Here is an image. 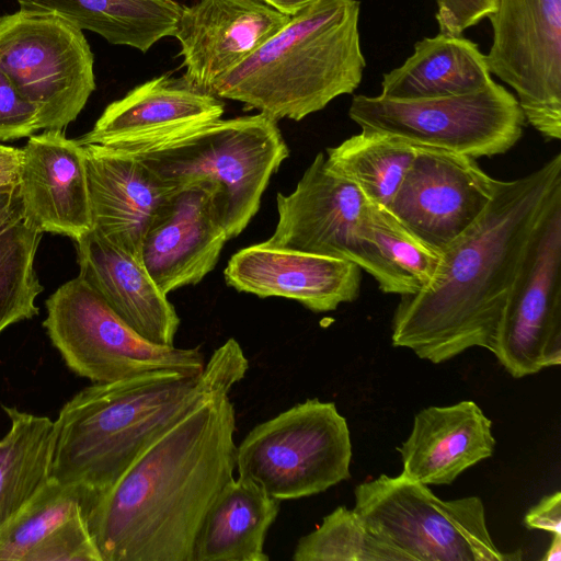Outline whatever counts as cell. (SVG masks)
I'll return each mask as SVG.
<instances>
[{
	"mask_svg": "<svg viewBox=\"0 0 561 561\" xmlns=\"http://www.w3.org/2000/svg\"><path fill=\"white\" fill-rule=\"evenodd\" d=\"M228 391L202 400L154 437L85 511L102 561H191L199 527L233 478Z\"/></svg>",
	"mask_w": 561,
	"mask_h": 561,
	"instance_id": "1",
	"label": "cell"
},
{
	"mask_svg": "<svg viewBox=\"0 0 561 561\" xmlns=\"http://www.w3.org/2000/svg\"><path fill=\"white\" fill-rule=\"evenodd\" d=\"M561 192V153L511 181L499 180L482 215L440 252L431 283L401 296L393 346L439 364L468 348L492 351L496 329L533 234Z\"/></svg>",
	"mask_w": 561,
	"mask_h": 561,
	"instance_id": "2",
	"label": "cell"
},
{
	"mask_svg": "<svg viewBox=\"0 0 561 561\" xmlns=\"http://www.w3.org/2000/svg\"><path fill=\"white\" fill-rule=\"evenodd\" d=\"M248 368L230 337L197 376L158 370L83 388L54 421L51 478L79 488L85 511L154 437L208 396L230 392Z\"/></svg>",
	"mask_w": 561,
	"mask_h": 561,
	"instance_id": "3",
	"label": "cell"
},
{
	"mask_svg": "<svg viewBox=\"0 0 561 561\" xmlns=\"http://www.w3.org/2000/svg\"><path fill=\"white\" fill-rule=\"evenodd\" d=\"M357 0H320L289 22L210 94L241 102L274 121H301L332 100L353 93L366 60Z\"/></svg>",
	"mask_w": 561,
	"mask_h": 561,
	"instance_id": "4",
	"label": "cell"
},
{
	"mask_svg": "<svg viewBox=\"0 0 561 561\" xmlns=\"http://www.w3.org/2000/svg\"><path fill=\"white\" fill-rule=\"evenodd\" d=\"M96 145L133 157L173 188L213 183L229 239L256 215L272 175L289 156L277 122L262 113L186 122Z\"/></svg>",
	"mask_w": 561,
	"mask_h": 561,
	"instance_id": "5",
	"label": "cell"
},
{
	"mask_svg": "<svg viewBox=\"0 0 561 561\" xmlns=\"http://www.w3.org/2000/svg\"><path fill=\"white\" fill-rule=\"evenodd\" d=\"M353 508L377 538L404 561H504L478 496L444 501L426 484L379 476L358 484Z\"/></svg>",
	"mask_w": 561,
	"mask_h": 561,
	"instance_id": "6",
	"label": "cell"
},
{
	"mask_svg": "<svg viewBox=\"0 0 561 561\" xmlns=\"http://www.w3.org/2000/svg\"><path fill=\"white\" fill-rule=\"evenodd\" d=\"M350 430L333 402L307 399L254 426L237 446L239 477L270 496L297 500L351 477Z\"/></svg>",
	"mask_w": 561,
	"mask_h": 561,
	"instance_id": "7",
	"label": "cell"
},
{
	"mask_svg": "<svg viewBox=\"0 0 561 561\" xmlns=\"http://www.w3.org/2000/svg\"><path fill=\"white\" fill-rule=\"evenodd\" d=\"M46 309L43 325L51 344L70 370L92 382L158 370L197 376L205 368L207 360L198 347L178 348L146 340L79 276L51 294Z\"/></svg>",
	"mask_w": 561,
	"mask_h": 561,
	"instance_id": "8",
	"label": "cell"
},
{
	"mask_svg": "<svg viewBox=\"0 0 561 561\" xmlns=\"http://www.w3.org/2000/svg\"><path fill=\"white\" fill-rule=\"evenodd\" d=\"M348 116L362 129L474 159L508 151L525 124L517 99L495 81L476 92L443 98L356 95Z\"/></svg>",
	"mask_w": 561,
	"mask_h": 561,
	"instance_id": "9",
	"label": "cell"
},
{
	"mask_svg": "<svg viewBox=\"0 0 561 561\" xmlns=\"http://www.w3.org/2000/svg\"><path fill=\"white\" fill-rule=\"evenodd\" d=\"M0 69L38 108L39 129H64L95 90L94 56L83 31L48 12L0 16Z\"/></svg>",
	"mask_w": 561,
	"mask_h": 561,
	"instance_id": "10",
	"label": "cell"
},
{
	"mask_svg": "<svg viewBox=\"0 0 561 561\" xmlns=\"http://www.w3.org/2000/svg\"><path fill=\"white\" fill-rule=\"evenodd\" d=\"M491 352L514 378L561 363V192L533 234Z\"/></svg>",
	"mask_w": 561,
	"mask_h": 561,
	"instance_id": "11",
	"label": "cell"
},
{
	"mask_svg": "<svg viewBox=\"0 0 561 561\" xmlns=\"http://www.w3.org/2000/svg\"><path fill=\"white\" fill-rule=\"evenodd\" d=\"M491 75L513 88L527 121L561 138V0H499L489 16Z\"/></svg>",
	"mask_w": 561,
	"mask_h": 561,
	"instance_id": "12",
	"label": "cell"
},
{
	"mask_svg": "<svg viewBox=\"0 0 561 561\" xmlns=\"http://www.w3.org/2000/svg\"><path fill=\"white\" fill-rule=\"evenodd\" d=\"M319 152L296 188L276 196L278 220L273 234L261 242L337 257L369 273L379 288L385 274L376 247L364 236L369 201L353 183L331 173Z\"/></svg>",
	"mask_w": 561,
	"mask_h": 561,
	"instance_id": "13",
	"label": "cell"
},
{
	"mask_svg": "<svg viewBox=\"0 0 561 561\" xmlns=\"http://www.w3.org/2000/svg\"><path fill=\"white\" fill-rule=\"evenodd\" d=\"M497 183L470 156L416 146L388 208L416 237L442 252L482 215Z\"/></svg>",
	"mask_w": 561,
	"mask_h": 561,
	"instance_id": "14",
	"label": "cell"
},
{
	"mask_svg": "<svg viewBox=\"0 0 561 561\" xmlns=\"http://www.w3.org/2000/svg\"><path fill=\"white\" fill-rule=\"evenodd\" d=\"M217 195V187L210 182L178 187L151 219L140 260L165 295L198 284L215 268L230 240Z\"/></svg>",
	"mask_w": 561,
	"mask_h": 561,
	"instance_id": "15",
	"label": "cell"
},
{
	"mask_svg": "<svg viewBox=\"0 0 561 561\" xmlns=\"http://www.w3.org/2000/svg\"><path fill=\"white\" fill-rule=\"evenodd\" d=\"M291 16L263 0H201L184 7L174 37L183 79L209 93L214 84L275 36Z\"/></svg>",
	"mask_w": 561,
	"mask_h": 561,
	"instance_id": "16",
	"label": "cell"
},
{
	"mask_svg": "<svg viewBox=\"0 0 561 561\" xmlns=\"http://www.w3.org/2000/svg\"><path fill=\"white\" fill-rule=\"evenodd\" d=\"M362 271L347 260L257 243L236 252L224 277L238 291L288 298L328 312L358 297Z\"/></svg>",
	"mask_w": 561,
	"mask_h": 561,
	"instance_id": "17",
	"label": "cell"
},
{
	"mask_svg": "<svg viewBox=\"0 0 561 561\" xmlns=\"http://www.w3.org/2000/svg\"><path fill=\"white\" fill-rule=\"evenodd\" d=\"M23 149L20 192L25 219L39 231L73 240L92 230L83 147L62 129L28 137Z\"/></svg>",
	"mask_w": 561,
	"mask_h": 561,
	"instance_id": "18",
	"label": "cell"
},
{
	"mask_svg": "<svg viewBox=\"0 0 561 561\" xmlns=\"http://www.w3.org/2000/svg\"><path fill=\"white\" fill-rule=\"evenodd\" d=\"M81 146L92 229L141 262L145 232L160 206L176 188L162 183L128 154L101 145Z\"/></svg>",
	"mask_w": 561,
	"mask_h": 561,
	"instance_id": "19",
	"label": "cell"
},
{
	"mask_svg": "<svg viewBox=\"0 0 561 561\" xmlns=\"http://www.w3.org/2000/svg\"><path fill=\"white\" fill-rule=\"evenodd\" d=\"M75 241L78 276L142 337L174 345L180 317L142 263L94 229Z\"/></svg>",
	"mask_w": 561,
	"mask_h": 561,
	"instance_id": "20",
	"label": "cell"
},
{
	"mask_svg": "<svg viewBox=\"0 0 561 561\" xmlns=\"http://www.w3.org/2000/svg\"><path fill=\"white\" fill-rule=\"evenodd\" d=\"M492 421L473 401L430 407L414 416L398 448L401 474L426 485L450 484L460 473L492 456Z\"/></svg>",
	"mask_w": 561,
	"mask_h": 561,
	"instance_id": "21",
	"label": "cell"
},
{
	"mask_svg": "<svg viewBox=\"0 0 561 561\" xmlns=\"http://www.w3.org/2000/svg\"><path fill=\"white\" fill-rule=\"evenodd\" d=\"M84 504L79 488L51 478L0 527V561H102Z\"/></svg>",
	"mask_w": 561,
	"mask_h": 561,
	"instance_id": "22",
	"label": "cell"
},
{
	"mask_svg": "<svg viewBox=\"0 0 561 561\" xmlns=\"http://www.w3.org/2000/svg\"><path fill=\"white\" fill-rule=\"evenodd\" d=\"M280 501L250 479L232 478L209 507L191 561H266L264 542Z\"/></svg>",
	"mask_w": 561,
	"mask_h": 561,
	"instance_id": "23",
	"label": "cell"
},
{
	"mask_svg": "<svg viewBox=\"0 0 561 561\" xmlns=\"http://www.w3.org/2000/svg\"><path fill=\"white\" fill-rule=\"evenodd\" d=\"M492 81L485 55L476 43L438 33L416 42L413 54L383 75L380 95L398 100L460 95Z\"/></svg>",
	"mask_w": 561,
	"mask_h": 561,
	"instance_id": "24",
	"label": "cell"
},
{
	"mask_svg": "<svg viewBox=\"0 0 561 561\" xmlns=\"http://www.w3.org/2000/svg\"><path fill=\"white\" fill-rule=\"evenodd\" d=\"M224 112L220 99L192 87L183 78L162 76L108 104L93 128L77 141L96 145L111 138L186 122L217 119Z\"/></svg>",
	"mask_w": 561,
	"mask_h": 561,
	"instance_id": "25",
	"label": "cell"
},
{
	"mask_svg": "<svg viewBox=\"0 0 561 561\" xmlns=\"http://www.w3.org/2000/svg\"><path fill=\"white\" fill-rule=\"evenodd\" d=\"M23 10L48 12L110 44L146 53L173 36L183 5L174 0H16Z\"/></svg>",
	"mask_w": 561,
	"mask_h": 561,
	"instance_id": "26",
	"label": "cell"
},
{
	"mask_svg": "<svg viewBox=\"0 0 561 561\" xmlns=\"http://www.w3.org/2000/svg\"><path fill=\"white\" fill-rule=\"evenodd\" d=\"M2 409L10 428L0 439V527L51 479L55 442L49 417Z\"/></svg>",
	"mask_w": 561,
	"mask_h": 561,
	"instance_id": "27",
	"label": "cell"
},
{
	"mask_svg": "<svg viewBox=\"0 0 561 561\" xmlns=\"http://www.w3.org/2000/svg\"><path fill=\"white\" fill-rule=\"evenodd\" d=\"M416 153L394 136L362 129L327 149L325 168L353 183L371 203L388 207Z\"/></svg>",
	"mask_w": 561,
	"mask_h": 561,
	"instance_id": "28",
	"label": "cell"
},
{
	"mask_svg": "<svg viewBox=\"0 0 561 561\" xmlns=\"http://www.w3.org/2000/svg\"><path fill=\"white\" fill-rule=\"evenodd\" d=\"M364 236L377 249L385 274L383 293L413 295L435 276L440 252L416 237L388 207L368 203Z\"/></svg>",
	"mask_w": 561,
	"mask_h": 561,
	"instance_id": "29",
	"label": "cell"
},
{
	"mask_svg": "<svg viewBox=\"0 0 561 561\" xmlns=\"http://www.w3.org/2000/svg\"><path fill=\"white\" fill-rule=\"evenodd\" d=\"M43 232L25 218L0 236V333L38 314L43 287L34 261Z\"/></svg>",
	"mask_w": 561,
	"mask_h": 561,
	"instance_id": "30",
	"label": "cell"
},
{
	"mask_svg": "<svg viewBox=\"0 0 561 561\" xmlns=\"http://www.w3.org/2000/svg\"><path fill=\"white\" fill-rule=\"evenodd\" d=\"M295 561H404L388 543L365 526L354 510L339 506L320 526L301 537Z\"/></svg>",
	"mask_w": 561,
	"mask_h": 561,
	"instance_id": "31",
	"label": "cell"
},
{
	"mask_svg": "<svg viewBox=\"0 0 561 561\" xmlns=\"http://www.w3.org/2000/svg\"><path fill=\"white\" fill-rule=\"evenodd\" d=\"M37 130V106L0 69V140L30 137Z\"/></svg>",
	"mask_w": 561,
	"mask_h": 561,
	"instance_id": "32",
	"label": "cell"
},
{
	"mask_svg": "<svg viewBox=\"0 0 561 561\" xmlns=\"http://www.w3.org/2000/svg\"><path fill=\"white\" fill-rule=\"evenodd\" d=\"M436 21L439 33L453 36L461 35L467 28L493 14L499 0H435Z\"/></svg>",
	"mask_w": 561,
	"mask_h": 561,
	"instance_id": "33",
	"label": "cell"
},
{
	"mask_svg": "<svg viewBox=\"0 0 561 561\" xmlns=\"http://www.w3.org/2000/svg\"><path fill=\"white\" fill-rule=\"evenodd\" d=\"M530 529H541L561 535V493L557 491L542 497L525 516Z\"/></svg>",
	"mask_w": 561,
	"mask_h": 561,
	"instance_id": "34",
	"label": "cell"
},
{
	"mask_svg": "<svg viewBox=\"0 0 561 561\" xmlns=\"http://www.w3.org/2000/svg\"><path fill=\"white\" fill-rule=\"evenodd\" d=\"M25 218L20 186L0 188V236Z\"/></svg>",
	"mask_w": 561,
	"mask_h": 561,
	"instance_id": "35",
	"label": "cell"
},
{
	"mask_svg": "<svg viewBox=\"0 0 561 561\" xmlns=\"http://www.w3.org/2000/svg\"><path fill=\"white\" fill-rule=\"evenodd\" d=\"M23 149L0 145V188L19 185Z\"/></svg>",
	"mask_w": 561,
	"mask_h": 561,
	"instance_id": "36",
	"label": "cell"
},
{
	"mask_svg": "<svg viewBox=\"0 0 561 561\" xmlns=\"http://www.w3.org/2000/svg\"><path fill=\"white\" fill-rule=\"evenodd\" d=\"M283 14L294 16L320 0H263Z\"/></svg>",
	"mask_w": 561,
	"mask_h": 561,
	"instance_id": "37",
	"label": "cell"
},
{
	"mask_svg": "<svg viewBox=\"0 0 561 561\" xmlns=\"http://www.w3.org/2000/svg\"><path fill=\"white\" fill-rule=\"evenodd\" d=\"M545 561H560L561 560V535H553L551 543L542 557Z\"/></svg>",
	"mask_w": 561,
	"mask_h": 561,
	"instance_id": "38",
	"label": "cell"
}]
</instances>
